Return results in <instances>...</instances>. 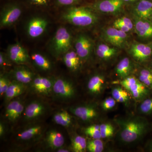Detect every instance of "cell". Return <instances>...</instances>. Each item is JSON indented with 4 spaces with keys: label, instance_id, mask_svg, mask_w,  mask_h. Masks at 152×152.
I'll use <instances>...</instances> for the list:
<instances>
[{
    "label": "cell",
    "instance_id": "5bb4252c",
    "mask_svg": "<svg viewBox=\"0 0 152 152\" xmlns=\"http://www.w3.org/2000/svg\"><path fill=\"white\" fill-rule=\"evenodd\" d=\"M54 79L42 77L35 76L30 84L31 89L38 94L48 96L53 93Z\"/></svg>",
    "mask_w": 152,
    "mask_h": 152
},
{
    "label": "cell",
    "instance_id": "484cf974",
    "mask_svg": "<svg viewBox=\"0 0 152 152\" xmlns=\"http://www.w3.org/2000/svg\"><path fill=\"white\" fill-rule=\"evenodd\" d=\"M133 64L127 57L123 58L117 64L115 72L117 75L121 78L124 79L129 76L133 69Z\"/></svg>",
    "mask_w": 152,
    "mask_h": 152
},
{
    "label": "cell",
    "instance_id": "3957f363",
    "mask_svg": "<svg viewBox=\"0 0 152 152\" xmlns=\"http://www.w3.org/2000/svg\"><path fill=\"white\" fill-rule=\"evenodd\" d=\"M72 36L64 27H60L55 33L50 43L51 51L56 57L63 56L72 49Z\"/></svg>",
    "mask_w": 152,
    "mask_h": 152
},
{
    "label": "cell",
    "instance_id": "277c9868",
    "mask_svg": "<svg viewBox=\"0 0 152 152\" xmlns=\"http://www.w3.org/2000/svg\"><path fill=\"white\" fill-rule=\"evenodd\" d=\"M23 13V8L20 3L10 2L3 6L0 14V27H9L19 20Z\"/></svg>",
    "mask_w": 152,
    "mask_h": 152
},
{
    "label": "cell",
    "instance_id": "c3c4849f",
    "mask_svg": "<svg viewBox=\"0 0 152 152\" xmlns=\"http://www.w3.org/2000/svg\"><path fill=\"white\" fill-rule=\"evenodd\" d=\"M151 89H152V86H151Z\"/></svg>",
    "mask_w": 152,
    "mask_h": 152
},
{
    "label": "cell",
    "instance_id": "2e32d148",
    "mask_svg": "<svg viewBox=\"0 0 152 152\" xmlns=\"http://www.w3.org/2000/svg\"><path fill=\"white\" fill-rule=\"evenodd\" d=\"M134 28L139 37L144 40L152 39V23L149 19L133 16Z\"/></svg>",
    "mask_w": 152,
    "mask_h": 152
},
{
    "label": "cell",
    "instance_id": "f35d334b",
    "mask_svg": "<svg viewBox=\"0 0 152 152\" xmlns=\"http://www.w3.org/2000/svg\"><path fill=\"white\" fill-rule=\"evenodd\" d=\"M12 61L9 59L7 53L1 52L0 53V67L1 69L5 70L7 67L10 66Z\"/></svg>",
    "mask_w": 152,
    "mask_h": 152
},
{
    "label": "cell",
    "instance_id": "836d02e7",
    "mask_svg": "<svg viewBox=\"0 0 152 152\" xmlns=\"http://www.w3.org/2000/svg\"><path fill=\"white\" fill-rule=\"evenodd\" d=\"M100 130L102 138H107L113 134L114 128L111 124L105 123L100 125Z\"/></svg>",
    "mask_w": 152,
    "mask_h": 152
},
{
    "label": "cell",
    "instance_id": "f1b7e54d",
    "mask_svg": "<svg viewBox=\"0 0 152 152\" xmlns=\"http://www.w3.org/2000/svg\"><path fill=\"white\" fill-rule=\"evenodd\" d=\"M72 148L75 152H84L87 150L86 140L83 136H75L72 139Z\"/></svg>",
    "mask_w": 152,
    "mask_h": 152
},
{
    "label": "cell",
    "instance_id": "d590c367",
    "mask_svg": "<svg viewBox=\"0 0 152 152\" xmlns=\"http://www.w3.org/2000/svg\"><path fill=\"white\" fill-rule=\"evenodd\" d=\"M9 76L6 74H1L0 76V95H4L11 83Z\"/></svg>",
    "mask_w": 152,
    "mask_h": 152
},
{
    "label": "cell",
    "instance_id": "7c38bea8",
    "mask_svg": "<svg viewBox=\"0 0 152 152\" xmlns=\"http://www.w3.org/2000/svg\"><path fill=\"white\" fill-rule=\"evenodd\" d=\"M48 22L42 17H36L30 19L26 26L28 36L31 39H37L41 37L45 31Z\"/></svg>",
    "mask_w": 152,
    "mask_h": 152
},
{
    "label": "cell",
    "instance_id": "d6a6232c",
    "mask_svg": "<svg viewBox=\"0 0 152 152\" xmlns=\"http://www.w3.org/2000/svg\"><path fill=\"white\" fill-rule=\"evenodd\" d=\"M85 134L93 139H102L100 125H93L85 129Z\"/></svg>",
    "mask_w": 152,
    "mask_h": 152
},
{
    "label": "cell",
    "instance_id": "7dc6e473",
    "mask_svg": "<svg viewBox=\"0 0 152 152\" xmlns=\"http://www.w3.org/2000/svg\"><path fill=\"white\" fill-rule=\"evenodd\" d=\"M149 20H150L151 21V23H152V15L151 16V17H150V18L149 19Z\"/></svg>",
    "mask_w": 152,
    "mask_h": 152
},
{
    "label": "cell",
    "instance_id": "8fae6325",
    "mask_svg": "<svg viewBox=\"0 0 152 152\" xmlns=\"http://www.w3.org/2000/svg\"><path fill=\"white\" fill-rule=\"evenodd\" d=\"M6 53L12 62L20 65L28 64L31 59L26 49L18 42L9 45Z\"/></svg>",
    "mask_w": 152,
    "mask_h": 152
},
{
    "label": "cell",
    "instance_id": "d4e9b609",
    "mask_svg": "<svg viewBox=\"0 0 152 152\" xmlns=\"http://www.w3.org/2000/svg\"><path fill=\"white\" fill-rule=\"evenodd\" d=\"M31 59L38 69L45 72H49L53 68L50 61L45 56L39 53H34L31 56Z\"/></svg>",
    "mask_w": 152,
    "mask_h": 152
},
{
    "label": "cell",
    "instance_id": "8d00e7d4",
    "mask_svg": "<svg viewBox=\"0 0 152 152\" xmlns=\"http://www.w3.org/2000/svg\"><path fill=\"white\" fill-rule=\"evenodd\" d=\"M30 5L41 8H47L54 4V0H25Z\"/></svg>",
    "mask_w": 152,
    "mask_h": 152
},
{
    "label": "cell",
    "instance_id": "e575fe53",
    "mask_svg": "<svg viewBox=\"0 0 152 152\" xmlns=\"http://www.w3.org/2000/svg\"><path fill=\"white\" fill-rule=\"evenodd\" d=\"M139 111L144 115L152 114V98L144 100L139 106Z\"/></svg>",
    "mask_w": 152,
    "mask_h": 152
},
{
    "label": "cell",
    "instance_id": "e0dca14e",
    "mask_svg": "<svg viewBox=\"0 0 152 152\" xmlns=\"http://www.w3.org/2000/svg\"><path fill=\"white\" fill-rule=\"evenodd\" d=\"M74 115L84 121H90L98 116V112L94 106L86 105L76 106L69 109Z\"/></svg>",
    "mask_w": 152,
    "mask_h": 152
},
{
    "label": "cell",
    "instance_id": "d6986e66",
    "mask_svg": "<svg viewBox=\"0 0 152 152\" xmlns=\"http://www.w3.org/2000/svg\"><path fill=\"white\" fill-rule=\"evenodd\" d=\"M21 65L14 68L11 71V75L15 80L25 85L30 84L34 78L35 75L27 67Z\"/></svg>",
    "mask_w": 152,
    "mask_h": 152
},
{
    "label": "cell",
    "instance_id": "ee69618b",
    "mask_svg": "<svg viewBox=\"0 0 152 152\" xmlns=\"http://www.w3.org/2000/svg\"><path fill=\"white\" fill-rule=\"evenodd\" d=\"M56 151V152H69L70 151L69 150L64 148L63 147L59 148Z\"/></svg>",
    "mask_w": 152,
    "mask_h": 152
},
{
    "label": "cell",
    "instance_id": "681fc988",
    "mask_svg": "<svg viewBox=\"0 0 152 152\" xmlns=\"http://www.w3.org/2000/svg\"><path fill=\"white\" fill-rule=\"evenodd\" d=\"M151 46H152V43L151 44Z\"/></svg>",
    "mask_w": 152,
    "mask_h": 152
},
{
    "label": "cell",
    "instance_id": "30bf717a",
    "mask_svg": "<svg viewBox=\"0 0 152 152\" xmlns=\"http://www.w3.org/2000/svg\"><path fill=\"white\" fill-rule=\"evenodd\" d=\"M94 48V41L89 36L81 34L75 42V50L82 61H86L91 56Z\"/></svg>",
    "mask_w": 152,
    "mask_h": 152
},
{
    "label": "cell",
    "instance_id": "4dcf8cb0",
    "mask_svg": "<svg viewBox=\"0 0 152 152\" xmlns=\"http://www.w3.org/2000/svg\"><path fill=\"white\" fill-rule=\"evenodd\" d=\"M104 143L101 139H93L87 142V150L90 152H102L104 151Z\"/></svg>",
    "mask_w": 152,
    "mask_h": 152
},
{
    "label": "cell",
    "instance_id": "bcb514c9",
    "mask_svg": "<svg viewBox=\"0 0 152 152\" xmlns=\"http://www.w3.org/2000/svg\"><path fill=\"white\" fill-rule=\"evenodd\" d=\"M126 4V3H131V4H133V3L136 2L140 0H122Z\"/></svg>",
    "mask_w": 152,
    "mask_h": 152
},
{
    "label": "cell",
    "instance_id": "60d3db41",
    "mask_svg": "<svg viewBox=\"0 0 152 152\" xmlns=\"http://www.w3.org/2000/svg\"><path fill=\"white\" fill-rule=\"evenodd\" d=\"M116 20L121 23L122 24L129 28L132 31L134 28V23L132 20L126 17H121L120 18L117 19Z\"/></svg>",
    "mask_w": 152,
    "mask_h": 152
},
{
    "label": "cell",
    "instance_id": "83f0119b",
    "mask_svg": "<svg viewBox=\"0 0 152 152\" xmlns=\"http://www.w3.org/2000/svg\"><path fill=\"white\" fill-rule=\"evenodd\" d=\"M53 120L57 124L64 127H69L72 124V115L64 110L56 112L53 116Z\"/></svg>",
    "mask_w": 152,
    "mask_h": 152
},
{
    "label": "cell",
    "instance_id": "f6af8a7d",
    "mask_svg": "<svg viewBox=\"0 0 152 152\" xmlns=\"http://www.w3.org/2000/svg\"><path fill=\"white\" fill-rule=\"evenodd\" d=\"M147 148L149 151L152 152V139L149 142Z\"/></svg>",
    "mask_w": 152,
    "mask_h": 152
},
{
    "label": "cell",
    "instance_id": "f546056e",
    "mask_svg": "<svg viewBox=\"0 0 152 152\" xmlns=\"http://www.w3.org/2000/svg\"><path fill=\"white\" fill-rule=\"evenodd\" d=\"M113 97L118 102L126 103L129 100V96L126 90L121 87H116L112 89Z\"/></svg>",
    "mask_w": 152,
    "mask_h": 152
},
{
    "label": "cell",
    "instance_id": "4316f807",
    "mask_svg": "<svg viewBox=\"0 0 152 152\" xmlns=\"http://www.w3.org/2000/svg\"><path fill=\"white\" fill-rule=\"evenodd\" d=\"M105 79L103 76L96 75L93 76L89 80L87 88L89 91L93 94L101 92L104 84Z\"/></svg>",
    "mask_w": 152,
    "mask_h": 152
},
{
    "label": "cell",
    "instance_id": "7a4b0ae2",
    "mask_svg": "<svg viewBox=\"0 0 152 152\" xmlns=\"http://www.w3.org/2000/svg\"><path fill=\"white\" fill-rule=\"evenodd\" d=\"M62 18L71 24L81 27L91 26L98 21L96 14L89 6L67 7L62 15Z\"/></svg>",
    "mask_w": 152,
    "mask_h": 152
},
{
    "label": "cell",
    "instance_id": "44dd1931",
    "mask_svg": "<svg viewBox=\"0 0 152 152\" xmlns=\"http://www.w3.org/2000/svg\"><path fill=\"white\" fill-rule=\"evenodd\" d=\"M45 140L49 148L56 151L64 146L65 143L64 137L63 134L56 129L48 131Z\"/></svg>",
    "mask_w": 152,
    "mask_h": 152
},
{
    "label": "cell",
    "instance_id": "603a6c76",
    "mask_svg": "<svg viewBox=\"0 0 152 152\" xmlns=\"http://www.w3.org/2000/svg\"><path fill=\"white\" fill-rule=\"evenodd\" d=\"M26 85L17 81L13 80L6 91L4 96L5 100L9 102L15 98L19 96L24 92Z\"/></svg>",
    "mask_w": 152,
    "mask_h": 152
},
{
    "label": "cell",
    "instance_id": "4fadbf2b",
    "mask_svg": "<svg viewBox=\"0 0 152 152\" xmlns=\"http://www.w3.org/2000/svg\"><path fill=\"white\" fill-rule=\"evenodd\" d=\"M129 53L137 61L140 62L146 61L152 55L151 44L133 43L129 49Z\"/></svg>",
    "mask_w": 152,
    "mask_h": 152
},
{
    "label": "cell",
    "instance_id": "cb8c5ba5",
    "mask_svg": "<svg viewBox=\"0 0 152 152\" xmlns=\"http://www.w3.org/2000/svg\"><path fill=\"white\" fill-rule=\"evenodd\" d=\"M117 48L114 47H110L105 44H99L95 48V53L101 59L108 60L117 54L118 50Z\"/></svg>",
    "mask_w": 152,
    "mask_h": 152
},
{
    "label": "cell",
    "instance_id": "f907efd6",
    "mask_svg": "<svg viewBox=\"0 0 152 152\" xmlns=\"http://www.w3.org/2000/svg\"></svg>",
    "mask_w": 152,
    "mask_h": 152
},
{
    "label": "cell",
    "instance_id": "74e56055",
    "mask_svg": "<svg viewBox=\"0 0 152 152\" xmlns=\"http://www.w3.org/2000/svg\"><path fill=\"white\" fill-rule=\"evenodd\" d=\"M54 4L58 7H69L77 6L81 2L82 0H54Z\"/></svg>",
    "mask_w": 152,
    "mask_h": 152
},
{
    "label": "cell",
    "instance_id": "ffe728a7",
    "mask_svg": "<svg viewBox=\"0 0 152 152\" xmlns=\"http://www.w3.org/2000/svg\"><path fill=\"white\" fill-rule=\"evenodd\" d=\"M133 4L134 15L142 19L150 18L152 15V0H140Z\"/></svg>",
    "mask_w": 152,
    "mask_h": 152
},
{
    "label": "cell",
    "instance_id": "52a82bcc",
    "mask_svg": "<svg viewBox=\"0 0 152 152\" xmlns=\"http://www.w3.org/2000/svg\"><path fill=\"white\" fill-rule=\"evenodd\" d=\"M53 93L60 99H70L75 94V90L72 83L64 77L54 79Z\"/></svg>",
    "mask_w": 152,
    "mask_h": 152
},
{
    "label": "cell",
    "instance_id": "5b68a950",
    "mask_svg": "<svg viewBox=\"0 0 152 152\" xmlns=\"http://www.w3.org/2000/svg\"><path fill=\"white\" fill-rule=\"evenodd\" d=\"M120 84L136 99H141L148 94L146 86L134 76H129L123 79Z\"/></svg>",
    "mask_w": 152,
    "mask_h": 152
},
{
    "label": "cell",
    "instance_id": "9a60e30c",
    "mask_svg": "<svg viewBox=\"0 0 152 152\" xmlns=\"http://www.w3.org/2000/svg\"><path fill=\"white\" fill-rule=\"evenodd\" d=\"M47 106L43 102L34 101L25 108L23 112L24 118L28 121H33L39 119L45 113Z\"/></svg>",
    "mask_w": 152,
    "mask_h": 152
},
{
    "label": "cell",
    "instance_id": "7402d4cb",
    "mask_svg": "<svg viewBox=\"0 0 152 152\" xmlns=\"http://www.w3.org/2000/svg\"><path fill=\"white\" fill-rule=\"evenodd\" d=\"M63 56V62L69 70L76 72L79 69L82 60L75 50L71 49Z\"/></svg>",
    "mask_w": 152,
    "mask_h": 152
},
{
    "label": "cell",
    "instance_id": "ba28073f",
    "mask_svg": "<svg viewBox=\"0 0 152 152\" xmlns=\"http://www.w3.org/2000/svg\"><path fill=\"white\" fill-rule=\"evenodd\" d=\"M45 129V126L42 124L30 125L17 133L16 138L22 143L32 142L42 136Z\"/></svg>",
    "mask_w": 152,
    "mask_h": 152
},
{
    "label": "cell",
    "instance_id": "7bdbcfd3",
    "mask_svg": "<svg viewBox=\"0 0 152 152\" xmlns=\"http://www.w3.org/2000/svg\"><path fill=\"white\" fill-rule=\"evenodd\" d=\"M6 131L5 125L1 121L0 123V137H3L5 134Z\"/></svg>",
    "mask_w": 152,
    "mask_h": 152
},
{
    "label": "cell",
    "instance_id": "8992f818",
    "mask_svg": "<svg viewBox=\"0 0 152 152\" xmlns=\"http://www.w3.org/2000/svg\"><path fill=\"white\" fill-rule=\"evenodd\" d=\"M102 38L106 42L117 48H123L127 44V34L113 27L105 28L102 32Z\"/></svg>",
    "mask_w": 152,
    "mask_h": 152
},
{
    "label": "cell",
    "instance_id": "6da1fadb",
    "mask_svg": "<svg viewBox=\"0 0 152 152\" xmlns=\"http://www.w3.org/2000/svg\"><path fill=\"white\" fill-rule=\"evenodd\" d=\"M116 122L119 127L120 140L126 143L137 141L148 130V122L142 118L117 119Z\"/></svg>",
    "mask_w": 152,
    "mask_h": 152
},
{
    "label": "cell",
    "instance_id": "1f68e13d",
    "mask_svg": "<svg viewBox=\"0 0 152 152\" xmlns=\"http://www.w3.org/2000/svg\"><path fill=\"white\" fill-rule=\"evenodd\" d=\"M139 80L146 86H152V71L148 69H144L140 72Z\"/></svg>",
    "mask_w": 152,
    "mask_h": 152
},
{
    "label": "cell",
    "instance_id": "b9f144b4",
    "mask_svg": "<svg viewBox=\"0 0 152 152\" xmlns=\"http://www.w3.org/2000/svg\"><path fill=\"white\" fill-rule=\"evenodd\" d=\"M113 25V27L116 28L118 29L120 31L124 32L127 33L131 31L129 28L124 26L121 23H119L116 20L114 21Z\"/></svg>",
    "mask_w": 152,
    "mask_h": 152
},
{
    "label": "cell",
    "instance_id": "ab89813d",
    "mask_svg": "<svg viewBox=\"0 0 152 152\" xmlns=\"http://www.w3.org/2000/svg\"><path fill=\"white\" fill-rule=\"evenodd\" d=\"M116 102V101L113 97L107 98L102 103V108L104 110H110L115 106Z\"/></svg>",
    "mask_w": 152,
    "mask_h": 152
},
{
    "label": "cell",
    "instance_id": "9c48e42d",
    "mask_svg": "<svg viewBox=\"0 0 152 152\" xmlns=\"http://www.w3.org/2000/svg\"><path fill=\"white\" fill-rule=\"evenodd\" d=\"M125 4L122 0H96L89 7L100 12L115 14L121 12Z\"/></svg>",
    "mask_w": 152,
    "mask_h": 152
},
{
    "label": "cell",
    "instance_id": "ac0fdd59",
    "mask_svg": "<svg viewBox=\"0 0 152 152\" xmlns=\"http://www.w3.org/2000/svg\"><path fill=\"white\" fill-rule=\"evenodd\" d=\"M25 108L22 101L19 99L12 100L9 102L6 107V118L9 121L15 122L23 113Z\"/></svg>",
    "mask_w": 152,
    "mask_h": 152
}]
</instances>
